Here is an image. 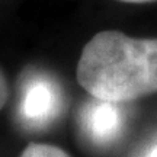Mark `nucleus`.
Masks as SVG:
<instances>
[{"label": "nucleus", "mask_w": 157, "mask_h": 157, "mask_svg": "<svg viewBox=\"0 0 157 157\" xmlns=\"http://www.w3.org/2000/svg\"><path fill=\"white\" fill-rule=\"evenodd\" d=\"M21 157H70L66 151L56 146H48V144H36L32 143L29 144Z\"/></svg>", "instance_id": "4"}, {"label": "nucleus", "mask_w": 157, "mask_h": 157, "mask_svg": "<svg viewBox=\"0 0 157 157\" xmlns=\"http://www.w3.org/2000/svg\"><path fill=\"white\" fill-rule=\"evenodd\" d=\"M124 3H150V2H157V0H119Z\"/></svg>", "instance_id": "6"}, {"label": "nucleus", "mask_w": 157, "mask_h": 157, "mask_svg": "<svg viewBox=\"0 0 157 157\" xmlns=\"http://www.w3.org/2000/svg\"><path fill=\"white\" fill-rule=\"evenodd\" d=\"M7 96H9V87H7V82L2 68H0V109L6 105L7 102Z\"/></svg>", "instance_id": "5"}, {"label": "nucleus", "mask_w": 157, "mask_h": 157, "mask_svg": "<svg viewBox=\"0 0 157 157\" xmlns=\"http://www.w3.org/2000/svg\"><path fill=\"white\" fill-rule=\"evenodd\" d=\"M146 157H157V146L154 147V148H151V150H150V153H148Z\"/></svg>", "instance_id": "7"}, {"label": "nucleus", "mask_w": 157, "mask_h": 157, "mask_svg": "<svg viewBox=\"0 0 157 157\" xmlns=\"http://www.w3.org/2000/svg\"><path fill=\"white\" fill-rule=\"evenodd\" d=\"M124 117L117 102L96 99L83 111V127L96 144H109L122 129Z\"/></svg>", "instance_id": "2"}, {"label": "nucleus", "mask_w": 157, "mask_h": 157, "mask_svg": "<svg viewBox=\"0 0 157 157\" xmlns=\"http://www.w3.org/2000/svg\"><path fill=\"white\" fill-rule=\"evenodd\" d=\"M60 92L50 78L38 77L29 82L21 106L22 117L31 124H45L58 112Z\"/></svg>", "instance_id": "3"}, {"label": "nucleus", "mask_w": 157, "mask_h": 157, "mask_svg": "<svg viewBox=\"0 0 157 157\" xmlns=\"http://www.w3.org/2000/svg\"><path fill=\"white\" fill-rule=\"evenodd\" d=\"M77 82L96 99L128 102L157 92V39L102 31L84 45Z\"/></svg>", "instance_id": "1"}]
</instances>
